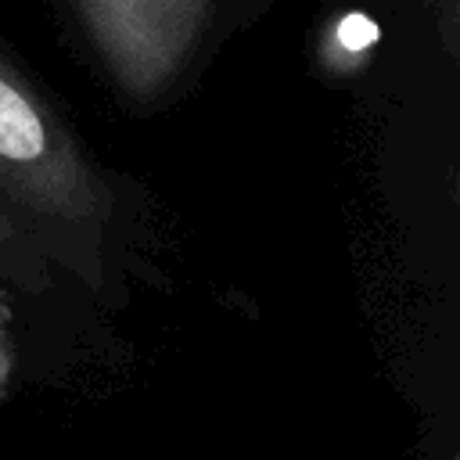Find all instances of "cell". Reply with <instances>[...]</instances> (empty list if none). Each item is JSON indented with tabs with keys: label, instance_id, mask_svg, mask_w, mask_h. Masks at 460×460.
Segmentation results:
<instances>
[{
	"label": "cell",
	"instance_id": "6da1fadb",
	"mask_svg": "<svg viewBox=\"0 0 460 460\" xmlns=\"http://www.w3.org/2000/svg\"><path fill=\"white\" fill-rule=\"evenodd\" d=\"M0 155L11 162H32L43 155V122L7 79H0Z\"/></svg>",
	"mask_w": 460,
	"mask_h": 460
},
{
	"label": "cell",
	"instance_id": "7a4b0ae2",
	"mask_svg": "<svg viewBox=\"0 0 460 460\" xmlns=\"http://www.w3.org/2000/svg\"><path fill=\"white\" fill-rule=\"evenodd\" d=\"M338 36L345 40V47H367V43H374L377 40V25L370 22V18H363V14H349L345 22H341V29H338Z\"/></svg>",
	"mask_w": 460,
	"mask_h": 460
},
{
	"label": "cell",
	"instance_id": "3957f363",
	"mask_svg": "<svg viewBox=\"0 0 460 460\" xmlns=\"http://www.w3.org/2000/svg\"><path fill=\"white\" fill-rule=\"evenodd\" d=\"M111 4H115V0H111Z\"/></svg>",
	"mask_w": 460,
	"mask_h": 460
}]
</instances>
